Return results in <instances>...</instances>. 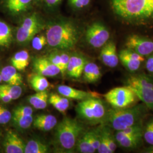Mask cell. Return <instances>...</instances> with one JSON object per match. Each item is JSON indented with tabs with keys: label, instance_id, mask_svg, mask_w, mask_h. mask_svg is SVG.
I'll list each match as a JSON object with an SVG mask.
<instances>
[{
	"label": "cell",
	"instance_id": "6da1fadb",
	"mask_svg": "<svg viewBox=\"0 0 153 153\" xmlns=\"http://www.w3.org/2000/svg\"><path fill=\"white\" fill-rule=\"evenodd\" d=\"M116 14L126 21H153V0H111Z\"/></svg>",
	"mask_w": 153,
	"mask_h": 153
},
{
	"label": "cell",
	"instance_id": "7a4b0ae2",
	"mask_svg": "<svg viewBox=\"0 0 153 153\" xmlns=\"http://www.w3.org/2000/svg\"><path fill=\"white\" fill-rule=\"evenodd\" d=\"M45 36L51 47L60 50L70 49L78 40L79 30L73 22L60 21L49 25Z\"/></svg>",
	"mask_w": 153,
	"mask_h": 153
},
{
	"label": "cell",
	"instance_id": "3957f363",
	"mask_svg": "<svg viewBox=\"0 0 153 153\" xmlns=\"http://www.w3.org/2000/svg\"><path fill=\"white\" fill-rule=\"evenodd\" d=\"M149 109L145 104H138L131 108H115L108 111L105 123L116 131H122L141 123Z\"/></svg>",
	"mask_w": 153,
	"mask_h": 153
},
{
	"label": "cell",
	"instance_id": "277c9868",
	"mask_svg": "<svg viewBox=\"0 0 153 153\" xmlns=\"http://www.w3.org/2000/svg\"><path fill=\"white\" fill-rule=\"evenodd\" d=\"M83 131V126L78 121L66 117L57 126L56 139L61 148L71 152L76 147L78 139Z\"/></svg>",
	"mask_w": 153,
	"mask_h": 153
},
{
	"label": "cell",
	"instance_id": "5b68a950",
	"mask_svg": "<svg viewBox=\"0 0 153 153\" xmlns=\"http://www.w3.org/2000/svg\"><path fill=\"white\" fill-rule=\"evenodd\" d=\"M76 109L81 119L92 124L105 123L108 111L103 102L95 97L82 100L77 104Z\"/></svg>",
	"mask_w": 153,
	"mask_h": 153
},
{
	"label": "cell",
	"instance_id": "8992f818",
	"mask_svg": "<svg viewBox=\"0 0 153 153\" xmlns=\"http://www.w3.org/2000/svg\"><path fill=\"white\" fill-rule=\"evenodd\" d=\"M126 86L130 88L149 109L153 110V77L143 73L129 76Z\"/></svg>",
	"mask_w": 153,
	"mask_h": 153
},
{
	"label": "cell",
	"instance_id": "52a82bcc",
	"mask_svg": "<svg viewBox=\"0 0 153 153\" xmlns=\"http://www.w3.org/2000/svg\"><path fill=\"white\" fill-rule=\"evenodd\" d=\"M43 22L36 13L23 19L17 30L16 38L19 44H26L44 28Z\"/></svg>",
	"mask_w": 153,
	"mask_h": 153
},
{
	"label": "cell",
	"instance_id": "ba28073f",
	"mask_svg": "<svg viewBox=\"0 0 153 153\" xmlns=\"http://www.w3.org/2000/svg\"><path fill=\"white\" fill-rule=\"evenodd\" d=\"M106 101L113 108H123L133 104L136 100V95L128 86L117 87L105 94Z\"/></svg>",
	"mask_w": 153,
	"mask_h": 153
},
{
	"label": "cell",
	"instance_id": "9c48e42d",
	"mask_svg": "<svg viewBox=\"0 0 153 153\" xmlns=\"http://www.w3.org/2000/svg\"><path fill=\"white\" fill-rule=\"evenodd\" d=\"M86 40L93 48L102 47L108 41L110 33L108 28L100 22H94L88 27L86 31Z\"/></svg>",
	"mask_w": 153,
	"mask_h": 153
},
{
	"label": "cell",
	"instance_id": "30bf717a",
	"mask_svg": "<svg viewBox=\"0 0 153 153\" xmlns=\"http://www.w3.org/2000/svg\"><path fill=\"white\" fill-rule=\"evenodd\" d=\"M126 47L144 57L153 53V40L138 35L129 36L126 40Z\"/></svg>",
	"mask_w": 153,
	"mask_h": 153
},
{
	"label": "cell",
	"instance_id": "8fae6325",
	"mask_svg": "<svg viewBox=\"0 0 153 153\" xmlns=\"http://www.w3.org/2000/svg\"><path fill=\"white\" fill-rule=\"evenodd\" d=\"M119 61L126 69L131 73L138 71L142 62L145 60V57L138 54L131 49L126 48L121 50L119 53Z\"/></svg>",
	"mask_w": 153,
	"mask_h": 153
},
{
	"label": "cell",
	"instance_id": "7c38bea8",
	"mask_svg": "<svg viewBox=\"0 0 153 153\" xmlns=\"http://www.w3.org/2000/svg\"><path fill=\"white\" fill-rule=\"evenodd\" d=\"M98 129L100 136V145L97 150L98 153H114L117 148V142L110 127L107 126H102Z\"/></svg>",
	"mask_w": 153,
	"mask_h": 153
},
{
	"label": "cell",
	"instance_id": "4fadbf2b",
	"mask_svg": "<svg viewBox=\"0 0 153 153\" xmlns=\"http://www.w3.org/2000/svg\"><path fill=\"white\" fill-rule=\"evenodd\" d=\"M3 145L5 153H25L26 144L16 132L13 130L6 132Z\"/></svg>",
	"mask_w": 153,
	"mask_h": 153
},
{
	"label": "cell",
	"instance_id": "5bb4252c",
	"mask_svg": "<svg viewBox=\"0 0 153 153\" xmlns=\"http://www.w3.org/2000/svg\"><path fill=\"white\" fill-rule=\"evenodd\" d=\"M33 66L36 73L45 77L56 76L60 73V69L49 60L48 57L35 59L33 61Z\"/></svg>",
	"mask_w": 153,
	"mask_h": 153
},
{
	"label": "cell",
	"instance_id": "9a60e30c",
	"mask_svg": "<svg viewBox=\"0 0 153 153\" xmlns=\"http://www.w3.org/2000/svg\"><path fill=\"white\" fill-rule=\"evenodd\" d=\"M100 59L105 65L109 68H115L118 65L119 58L114 42L108 41L102 47L100 53Z\"/></svg>",
	"mask_w": 153,
	"mask_h": 153
},
{
	"label": "cell",
	"instance_id": "2e32d148",
	"mask_svg": "<svg viewBox=\"0 0 153 153\" xmlns=\"http://www.w3.org/2000/svg\"><path fill=\"white\" fill-rule=\"evenodd\" d=\"M87 62L86 58L82 55L74 54L71 56L66 71L68 76L76 79L80 78Z\"/></svg>",
	"mask_w": 153,
	"mask_h": 153
},
{
	"label": "cell",
	"instance_id": "e0dca14e",
	"mask_svg": "<svg viewBox=\"0 0 153 153\" xmlns=\"http://www.w3.org/2000/svg\"><path fill=\"white\" fill-rule=\"evenodd\" d=\"M117 143L121 148L133 149L138 147L142 143V134L128 135L119 131L114 134Z\"/></svg>",
	"mask_w": 153,
	"mask_h": 153
},
{
	"label": "cell",
	"instance_id": "ac0fdd59",
	"mask_svg": "<svg viewBox=\"0 0 153 153\" xmlns=\"http://www.w3.org/2000/svg\"><path fill=\"white\" fill-rule=\"evenodd\" d=\"M57 124L56 117L52 115H40L33 120V127L40 131H48L54 128Z\"/></svg>",
	"mask_w": 153,
	"mask_h": 153
},
{
	"label": "cell",
	"instance_id": "d6986e66",
	"mask_svg": "<svg viewBox=\"0 0 153 153\" xmlns=\"http://www.w3.org/2000/svg\"><path fill=\"white\" fill-rule=\"evenodd\" d=\"M57 90L60 95L68 99L82 100L90 97H95L92 93L78 90L66 85L59 86Z\"/></svg>",
	"mask_w": 153,
	"mask_h": 153
},
{
	"label": "cell",
	"instance_id": "ffe728a7",
	"mask_svg": "<svg viewBox=\"0 0 153 153\" xmlns=\"http://www.w3.org/2000/svg\"><path fill=\"white\" fill-rule=\"evenodd\" d=\"M2 79L7 84L21 86L23 83L22 76L13 66H6L1 71Z\"/></svg>",
	"mask_w": 153,
	"mask_h": 153
},
{
	"label": "cell",
	"instance_id": "44dd1931",
	"mask_svg": "<svg viewBox=\"0 0 153 153\" xmlns=\"http://www.w3.org/2000/svg\"><path fill=\"white\" fill-rule=\"evenodd\" d=\"M83 79L89 83L98 82L102 76L100 69L98 65L93 62L88 61L83 71Z\"/></svg>",
	"mask_w": 153,
	"mask_h": 153
},
{
	"label": "cell",
	"instance_id": "7402d4cb",
	"mask_svg": "<svg viewBox=\"0 0 153 153\" xmlns=\"http://www.w3.org/2000/svg\"><path fill=\"white\" fill-rule=\"evenodd\" d=\"M33 0H5L6 8L10 13L19 14L26 11Z\"/></svg>",
	"mask_w": 153,
	"mask_h": 153
},
{
	"label": "cell",
	"instance_id": "603a6c76",
	"mask_svg": "<svg viewBox=\"0 0 153 153\" xmlns=\"http://www.w3.org/2000/svg\"><path fill=\"white\" fill-rule=\"evenodd\" d=\"M30 61V55L26 50H22L16 53L11 58V62L18 71H23L26 69Z\"/></svg>",
	"mask_w": 153,
	"mask_h": 153
},
{
	"label": "cell",
	"instance_id": "cb8c5ba5",
	"mask_svg": "<svg viewBox=\"0 0 153 153\" xmlns=\"http://www.w3.org/2000/svg\"><path fill=\"white\" fill-rule=\"evenodd\" d=\"M49 95L47 90L38 91L28 98V102L35 109H43L47 106Z\"/></svg>",
	"mask_w": 153,
	"mask_h": 153
},
{
	"label": "cell",
	"instance_id": "d4e9b609",
	"mask_svg": "<svg viewBox=\"0 0 153 153\" xmlns=\"http://www.w3.org/2000/svg\"><path fill=\"white\" fill-rule=\"evenodd\" d=\"M48 101L56 109L61 113H65L69 107V99L57 94H51L49 96Z\"/></svg>",
	"mask_w": 153,
	"mask_h": 153
},
{
	"label": "cell",
	"instance_id": "484cf974",
	"mask_svg": "<svg viewBox=\"0 0 153 153\" xmlns=\"http://www.w3.org/2000/svg\"><path fill=\"white\" fill-rule=\"evenodd\" d=\"M28 80L31 86L36 92L45 91L49 88V83L46 77L36 73L28 76Z\"/></svg>",
	"mask_w": 153,
	"mask_h": 153
},
{
	"label": "cell",
	"instance_id": "4316f807",
	"mask_svg": "<svg viewBox=\"0 0 153 153\" xmlns=\"http://www.w3.org/2000/svg\"><path fill=\"white\" fill-rule=\"evenodd\" d=\"M13 31L10 26L0 21V47H8L13 42Z\"/></svg>",
	"mask_w": 153,
	"mask_h": 153
},
{
	"label": "cell",
	"instance_id": "83f0119b",
	"mask_svg": "<svg viewBox=\"0 0 153 153\" xmlns=\"http://www.w3.org/2000/svg\"><path fill=\"white\" fill-rule=\"evenodd\" d=\"M49 147L45 143L37 140H31L25 145L24 153H47Z\"/></svg>",
	"mask_w": 153,
	"mask_h": 153
},
{
	"label": "cell",
	"instance_id": "f1b7e54d",
	"mask_svg": "<svg viewBox=\"0 0 153 153\" xmlns=\"http://www.w3.org/2000/svg\"><path fill=\"white\" fill-rule=\"evenodd\" d=\"M76 147L78 153H94L97 152L90 141L88 132L82 134L78 139Z\"/></svg>",
	"mask_w": 153,
	"mask_h": 153
},
{
	"label": "cell",
	"instance_id": "f546056e",
	"mask_svg": "<svg viewBox=\"0 0 153 153\" xmlns=\"http://www.w3.org/2000/svg\"><path fill=\"white\" fill-rule=\"evenodd\" d=\"M13 124L20 129L26 130L33 125V115L29 116H13L12 119Z\"/></svg>",
	"mask_w": 153,
	"mask_h": 153
},
{
	"label": "cell",
	"instance_id": "4dcf8cb0",
	"mask_svg": "<svg viewBox=\"0 0 153 153\" xmlns=\"http://www.w3.org/2000/svg\"><path fill=\"white\" fill-rule=\"evenodd\" d=\"M0 91L9 96L13 100L19 98L22 94V88L21 86L7 83L0 85Z\"/></svg>",
	"mask_w": 153,
	"mask_h": 153
},
{
	"label": "cell",
	"instance_id": "1f68e13d",
	"mask_svg": "<svg viewBox=\"0 0 153 153\" xmlns=\"http://www.w3.org/2000/svg\"><path fill=\"white\" fill-rule=\"evenodd\" d=\"M143 138L148 144L153 146V118L149 121L143 127Z\"/></svg>",
	"mask_w": 153,
	"mask_h": 153
},
{
	"label": "cell",
	"instance_id": "d6a6232c",
	"mask_svg": "<svg viewBox=\"0 0 153 153\" xmlns=\"http://www.w3.org/2000/svg\"><path fill=\"white\" fill-rule=\"evenodd\" d=\"M31 41L33 48L36 51L43 49L47 43L46 36L44 35H36Z\"/></svg>",
	"mask_w": 153,
	"mask_h": 153
},
{
	"label": "cell",
	"instance_id": "836d02e7",
	"mask_svg": "<svg viewBox=\"0 0 153 153\" xmlns=\"http://www.w3.org/2000/svg\"><path fill=\"white\" fill-rule=\"evenodd\" d=\"M120 131L123 132L128 135H139L142 134L143 132V126H142V122L131 126L125 129Z\"/></svg>",
	"mask_w": 153,
	"mask_h": 153
},
{
	"label": "cell",
	"instance_id": "e575fe53",
	"mask_svg": "<svg viewBox=\"0 0 153 153\" xmlns=\"http://www.w3.org/2000/svg\"><path fill=\"white\" fill-rule=\"evenodd\" d=\"M33 108L28 105H20L13 110V116H29L33 115Z\"/></svg>",
	"mask_w": 153,
	"mask_h": 153
},
{
	"label": "cell",
	"instance_id": "d590c367",
	"mask_svg": "<svg viewBox=\"0 0 153 153\" xmlns=\"http://www.w3.org/2000/svg\"><path fill=\"white\" fill-rule=\"evenodd\" d=\"M88 133L90 141L93 147L96 150V151H97L100 145V136L98 129H97L95 130L88 131Z\"/></svg>",
	"mask_w": 153,
	"mask_h": 153
},
{
	"label": "cell",
	"instance_id": "8d00e7d4",
	"mask_svg": "<svg viewBox=\"0 0 153 153\" xmlns=\"http://www.w3.org/2000/svg\"><path fill=\"white\" fill-rule=\"evenodd\" d=\"M11 119L12 114L9 109L0 105V124H6L11 120Z\"/></svg>",
	"mask_w": 153,
	"mask_h": 153
},
{
	"label": "cell",
	"instance_id": "74e56055",
	"mask_svg": "<svg viewBox=\"0 0 153 153\" xmlns=\"http://www.w3.org/2000/svg\"><path fill=\"white\" fill-rule=\"evenodd\" d=\"M48 59L55 66H56L60 71L61 73L62 72V64L61 57L60 52H53L50 53L48 56Z\"/></svg>",
	"mask_w": 153,
	"mask_h": 153
},
{
	"label": "cell",
	"instance_id": "f35d334b",
	"mask_svg": "<svg viewBox=\"0 0 153 153\" xmlns=\"http://www.w3.org/2000/svg\"><path fill=\"white\" fill-rule=\"evenodd\" d=\"M60 55L61 60H62V72L61 74L62 75L64 76L66 73L67 66L69 63L71 56L65 52H60Z\"/></svg>",
	"mask_w": 153,
	"mask_h": 153
},
{
	"label": "cell",
	"instance_id": "ab89813d",
	"mask_svg": "<svg viewBox=\"0 0 153 153\" xmlns=\"http://www.w3.org/2000/svg\"><path fill=\"white\" fill-rule=\"evenodd\" d=\"M71 6L76 9L85 7L90 4L91 0H69Z\"/></svg>",
	"mask_w": 153,
	"mask_h": 153
},
{
	"label": "cell",
	"instance_id": "60d3db41",
	"mask_svg": "<svg viewBox=\"0 0 153 153\" xmlns=\"http://www.w3.org/2000/svg\"><path fill=\"white\" fill-rule=\"evenodd\" d=\"M145 68L150 75L153 77V55L149 56L145 63Z\"/></svg>",
	"mask_w": 153,
	"mask_h": 153
},
{
	"label": "cell",
	"instance_id": "b9f144b4",
	"mask_svg": "<svg viewBox=\"0 0 153 153\" xmlns=\"http://www.w3.org/2000/svg\"><path fill=\"white\" fill-rule=\"evenodd\" d=\"M0 100L5 103H7L11 102L13 99L9 96L0 91Z\"/></svg>",
	"mask_w": 153,
	"mask_h": 153
},
{
	"label": "cell",
	"instance_id": "7bdbcfd3",
	"mask_svg": "<svg viewBox=\"0 0 153 153\" xmlns=\"http://www.w3.org/2000/svg\"><path fill=\"white\" fill-rule=\"evenodd\" d=\"M44 3L49 7H54L59 5L61 0H43Z\"/></svg>",
	"mask_w": 153,
	"mask_h": 153
},
{
	"label": "cell",
	"instance_id": "ee69618b",
	"mask_svg": "<svg viewBox=\"0 0 153 153\" xmlns=\"http://www.w3.org/2000/svg\"><path fill=\"white\" fill-rule=\"evenodd\" d=\"M144 153H153V146L151 145L149 148H146L144 151Z\"/></svg>",
	"mask_w": 153,
	"mask_h": 153
},
{
	"label": "cell",
	"instance_id": "f6af8a7d",
	"mask_svg": "<svg viewBox=\"0 0 153 153\" xmlns=\"http://www.w3.org/2000/svg\"><path fill=\"white\" fill-rule=\"evenodd\" d=\"M2 81V76H1V72H0V83Z\"/></svg>",
	"mask_w": 153,
	"mask_h": 153
}]
</instances>
